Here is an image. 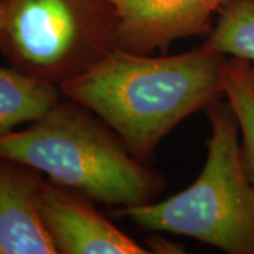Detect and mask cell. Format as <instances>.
Instances as JSON below:
<instances>
[{
  "label": "cell",
  "mask_w": 254,
  "mask_h": 254,
  "mask_svg": "<svg viewBox=\"0 0 254 254\" xmlns=\"http://www.w3.org/2000/svg\"><path fill=\"white\" fill-rule=\"evenodd\" d=\"M41 173L0 157V254H58L41 215Z\"/></svg>",
  "instance_id": "obj_7"
},
{
  "label": "cell",
  "mask_w": 254,
  "mask_h": 254,
  "mask_svg": "<svg viewBox=\"0 0 254 254\" xmlns=\"http://www.w3.org/2000/svg\"><path fill=\"white\" fill-rule=\"evenodd\" d=\"M148 252L150 253H184V247L175 245L171 240H167L163 237L154 236L148 240Z\"/></svg>",
  "instance_id": "obj_11"
},
{
  "label": "cell",
  "mask_w": 254,
  "mask_h": 254,
  "mask_svg": "<svg viewBox=\"0 0 254 254\" xmlns=\"http://www.w3.org/2000/svg\"><path fill=\"white\" fill-rule=\"evenodd\" d=\"M86 196L46 182L40 208L58 254H147L91 205Z\"/></svg>",
  "instance_id": "obj_6"
},
{
  "label": "cell",
  "mask_w": 254,
  "mask_h": 254,
  "mask_svg": "<svg viewBox=\"0 0 254 254\" xmlns=\"http://www.w3.org/2000/svg\"><path fill=\"white\" fill-rule=\"evenodd\" d=\"M61 89L14 66L0 68V136L44 118L60 102Z\"/></svg>",
  "instance_id": "obj_8"
},
{
  "label": "cell",
  "mask_w": 254,
  "mask_h": 254,
  "mask_svg": "<svg viewBox=\"0 0 254 254\" xmlns=\"http://www.w3.org/2000/svg\"><path fill=\"white\" fill-rule=\"evenodd\" d=\"M202 48L254 64V0H232L218 13Z\"/></svg>",
  "instance_id": "obj_9"
},
{
  "label": "cell",
  "mask_w": 254,
  "mask_h": 254,
  "mask_svg": "<svg viewBox=\"0 0 254 254\" xmlns=\"http://www.w3.org/2000/svg\"><path fill=\"white\" fill-rule=\"evenodd\" d=\"M225 64L226 57L202 47L161 57L112 48L60 89L145 163L184 119L225 96Z\"/></svg>",
  "instance_id": "obj_1"
},
{
  "label": "cell",
  "mask_w": 254,
  "mask_h": 254,
  "mask_svg": "<svg viewBox=\"0 0 254 254\" xmlns=\"http://www.w3.org/2000/svg\"><path fill=\"white\" fill-rule=\"evenodd\" d=\"M250 81H252V85H253L254 89V64H252V66H250Z\"/></svg>",
  "instance_id": "obj_13"
},
{
  "label": "cell",
  "mask_w": 254,
  "mask_h": 254,
  "mask_svg": "<svg viewBox=\"0 0 254 254\" xmlns=\"http://www.w3.org/2000/svg\"><path fill=\"white\" fill-rule=\"evenodd\" d=\"M4 7L3 54L11 66L58 86L115 48L106 0H4Z\"/></svg>",
  "instance_id": "obj_4"
},
{
  "label": "cell",
  "mask_w": 254,
  "mask_h": 254,
  "mask_svg": "<svg viewBox=\"0 0 254 254\" xmlns=\"http://www.w3.org/2000/svg\"><path fill=\"white\" fill-rule=\"evenodd\" d=\"M252 64L239 58H226L225 98L236 113L246 171L254 190V89L250 81Z\"/></svg>",
  "instance_id": "obj_10"
},
{
  "label": "cell",
  "mask_w": 254,
  "mask_h": 254,
  "mask_svg": "<svg viewBox=\"0 0 254 254\" xmlns=\"http://www.w3.org/2000/svg\"><path fill=\"white\" fill-rule=\"evenodd\" d=\"M69 102H58L24 130L0 136V157L105 205L153 202L165 185L163 177L138 161L99 118Z\"/></svg>",
  "instance_id": "obj_2"
},
{
  "label": "cell",
  "mask_w": 254,
  "mask_h": 254,
  "mask_svg": "<svg viewBox=\"0 0 254 254\" xmlns=\"http://www.w3.org/2000/svg\"><path fill=\"white\" fill-rule=\"evenodd\" d=\"M232 0H106L113 17V47L138 54L167 50L174 41L208 37Z\"/></svg>",
  "instance_id": "obj_5"
},
{
  "label": "cell",
  "mask_w": 254,
  "mask_h": 254,
  "mask_svg": "<svg viewBox=\"0 0 254 254\" xmlns=\"http://www.w3.org/2000/svg\"><path fill=\"white\" fill-rule=\"evenodd\" d=\"M206 112L210 137L199 177L168 199L120 208L119 213L143 230L190 237L227 254H254V190L239 120L222 98Z\"/></svg>",
  "instance_id": "obj_3"
},
{
  "label": "cell",
  "mask_w": 254,
  "mask_h": 254,
  "mask_svg": "<svg viewBox=\"0 0 254 254\" xmlns=\"http://www.w3.org/2000/svg\"><path fill=\"white\" fill-rule=\"evenodd\" d=\"M3 3H4V0H0V6H1Z\"/></svg>",
  "instance_id": "obj_14"
},
{
  "label": "cell",
  "mask_w": 254,
  "mask_h": 254,
  "mask_svg": "<svg viewBox=\"0 0 254 254\" xmlns=\"http://www.w3.org/2000/svg\"><path fill=\"white\" fill-rule=\"evenodd\" d=\"M4 20H6V7H4V3L0 6V31L3 28V24H4Z\"/></svg>",
  "instance_id": "obj_12"
}]
</instances>
